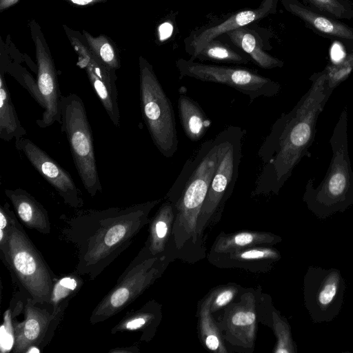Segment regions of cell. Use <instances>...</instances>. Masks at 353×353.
<instances>
[{"label": "cell", "mask_w": 353, "mask_h": 353, "mask_svg": "<svg viewBox=\"0 0 353 353\" xmlns=\"http://www.w3.org/2000/svg\"><path fill=\"white\" fill-rule=\"evenodd\" d=\"M160 200L62 215L61 236L77 254L75 271L95 279L132 243Z\"/></svg>", "instance_id": "6da1fadb"}, {"label": "cell", "mask_w": 353, "mask_h": 353, "mask_svg": "<svg viewBox=\"0 0 353 353\" xmlns=\"http://www.w3.org/2000/svg\"><path fill=\"white\" fill-rule=\"evenodd\" d=\"M326 75L312 79V84L294 108L283 112L272 125L257 155L262 163L254 193H278L294 168L312 145L319 116L325 101Z\"/></svg>", "instance_id": "7a4b0ae2"}, {"label": "cell", "mask_w": 353, "mask_h": 353, "mask_svg": "<svg viewBox=\"0 0 353 353\" xmlns=\"http://www.w3.org/2000/svg\"><path fill=\"white\" fill-rule=\"evenodd\" d=\"M1 258L22 292L34 303L48 304L56 276L12 210L7 232L0 234Z\"/></svg>", "instance_id": "3957f363"}, {"label": "cell", "mask_w": 353, "mask_h": 353, "mask_svg": "<svg viewBox=\"0 0 353 353\" xmlns=\"http://www.w3.org/2000/svg\"><path fill=\"white\" fill-rule=\"evenodd\" d=\"M219 141L202 143L185 162L179 174L166 194L177 212V221L185 230L192 231L197 223L210 183L218 163Z\"/></svg>", "instance_id": "277c9868"}, {"label": "cell", "mask_w": 353, "mask_h": 353, "mask_svg": "<svg viewBox=\"0 0 353 353\" xmlns=\"http://www.w3.org/2000/svg\"><path fill=\"white\" fill-rule=\"evenodd\" d=\"M139 92L142 117L151 139L166 157H172L179 141L174 111L168 96L158 80L152 65L143 57L139 58Z\"/></svg>", "instance_id": "5b68a950"}, {"label": "cell", "mask_w": 353, "mask_h": 353, "mask_svg": "<svg viewBox=\"0 0 353 353\" xmlns=\"http://www.w3.org/2000/svg\"><path fill=\"white\" fill-rule=\"evenodd\" d=\"M61 131L68 141L74 164L86 192H102L94 155L92 133L84 103L74 93L61 96Z\"/></svg>", "instance_id": "8992f818"}, {"label": "cell", "mask_w": 353, "mask_h": 353, "mask_svg": "<svg viewBox=\"0 0 353 353\" xmlns=\"http://www.w3.org/2000/svg\"><path fill=\"white\" fill-rule=\"evenodd\" d=\"M218 163L197 219L199 230L218 213L232 194L239 176L244 136L241 127L230 125L217 135Z\"/></svg>", "instance_id": "52a82bcc"}, {"label": "cell", "mask_w": 353, "mask_h": 353, "mask_svg": "<svg viewBox=\"0 0 353 353\" xmlns=\"http://www.w3.org/2000/svg\"><path fill=\"white\" fill-rule=\"evenodd\" d=\"M332 158L325 176L317 188L310 178L306 194L317 201H343L353 197V170L348 149L347 108L341 111L330 139Z\"/></svg>", "instance_id": "ba28073f"}, {"label": "cell", "mask_w": 353, "mask_h": 353, "mask_svg": "<svg viewBox=\"0 0 353 353\" xmlns=\"http://www.w3.org/2000/svg\"><path fill=\"white\" fill-rule=\"evenodd\" d=\"M145 248L120 275L115 285L97 304L90 322L97 324L107 321L123 310L154 281L158 270L154 258Z\"/></svg>", "instance_id": "9c48e42d"}, {"label": "cell", "mask_w": 353, "mask_h": 353, "mask_svg": "<svg viewBox=\"0 0 353 353\" xmlns=\"http://www.w3.org/2000/svg\"><path fill=\"white\" fill-rule=\"evenodd\" d=\"M176 65L181 77L225 85L248 96L250 103L260 97H274L281 90L278 82L246 68L204 64L184 59H179Z\"/></svg>", "instance_id": "30bf717a"}, {"label": "cell", "mask_w": 353, "mask_h": 353, "mask_svg": "<svg viewBox=\"0 0 353 353\" xmlns=\"http://www.w3.org/2000/svg\"><path fill=\"white\" fill-rule=\"evenodd\" d=\"M66 35L78 55L77 65L83 68L90 83L112 123L120 124L116 71L106 67L82 41L77 32L64 26Z\"/></svg>", "instance_id": "8fae6325"}, {"label": "cell", "mask_w": 353, "mask_h": 353, "mask_svg": "<svg viewBox=\"0 0 353 353\" xmlns=\"http://www.w3.org/2000/svg\"><path fill=\"white\" fill-rule=\"evenodd\" d=\"M30 27L37 63L36 81L45 103L42 117L36 121V123L39 128H46L55 121L61 124L60 102L62 95L59 88L55 65L41 28L34 21L30 22Z\"/></svg>", "instance_id": "7c38bea8"}, {"label": "cell", "mask_w": 353, "mask_h": 353, "mask_svg": "<svg viewBox=\"0 0 353 353\" xmlns=\"http://www.w3.org/2000/svg\"><path fill=\"white\" fill-rule=\"evenodd\" d=\"M23 320L14 322L12 352L27 353L33 347L43 350L51 341L63 315L53 314L48 304L34 303L26 296Z\"/></svg>", "instance_id": "4fadbf2b"}, {"label": "cell", "mask_w": 353, "mask_h": 353, "mask_svg": "<svg viewBox=\"0 0 353 353\" xmlns=\"http://www.w3.org/2000/svg\"><path fill=\"white\" fill-rule=\"evenodd\" d=\"M16 148L23 152L35 170L51 185L63 202L74 209L83 205L81 191L70 173L44 150L28 139L15 140Z\"/></svg>", "instance_id": "5bb4252c"}, {"label": "cell", "mask_w": 353, "mask_h": 353, "mask_svg": "<svg viewBox=\"0 0 353 353\" xmlns=\"http://www.w3.org/2000/svg\"><path fill=\"white\" fill-rule=\"evenodd\" d=\"M17 216L28 228L48 234L51 224L46 209L29 192L21 188L4 190Z\"/></svg>", "instance_id": "9a60e30c"}, {"label": "cell", "mask_w": 353, "mask_h": 353, "mask_svg": "<svg viewBox=\"0 0 353 353\" xmlns=\"http://www.w3.org/2000/svg\"><path fill=\"white\" fill-rule=\"evenodd\" d=\"M177 108L185 136L192 141L201 140L208 130L211 121L200 105L185 94H180Z\"/></svg>", "instance_id": "2e32d148"}, {"label": "cell", "mask_w": 353, "mask_h": 353, "mask_svg": "<svg viewBox=\"0 0 353 353\" xmlns=\"http://www.w3.org/2000/svg\"><path fill=\"white\" fill-rule=\"evenodd\" d=\"M3 72H0V139L4 141L27 135L12 101Z\"/></svg>", "instance_id": "e0dca14e"}, {"label": "cell", "mask_w": 353, "mask_h": 353, "mask_svg": "<svg viewBox=\"0 0 353 353\" xmlns=\"http://www.w3.org/2000/svg\"><path fill=\"white\" fill-rule=\"evenodd\" d=\"M265 5L256 10H245L238 12L224 22L206 29L196 37L192 42L193 55L196 57L199 52L217 36L229 32L245 26L265 16Z\"/></svg>", "instance_id": "ac0fdd59"}, {"label": "cell", "mask_w": 353, "mask_h": 353, "mask_svg": "<svg viewBox=\"0 0 353 353\" xmlns=\"http://www.w3.org/2000/svg\"><path fill=\"white\" fill-rule=\"evenodd\" d=\"M81 276L74 271L57 278L48 303L53 314L63 315L70 301L79 292L83 284Z\"/></svg>", "instance_id": "d6986e66"}, {"label": "cell", "mask_w": 353, "mask_h": 353, "mask_svg": "<svg viewBox=\"0 0 353 353\" xmlns=\"http://www.w3.org/2000/svg\"><path fill=\"white\" fill-rule=\"evenodd\" d=\"M84 41L91 52L108 68L117 71L121 68L119 54L116 45L104 34L94 37L83 30Z\"/></svg>", "instance_id": "ffe728a7"}, {"label": "cell", "mask_w": 353, "mask_h": 353, "mask_svg": "<svg viewBox=\"0 0 353 353\" xmlns=\"http://www.w3.org/2000/svg\"><path fill=\"white\" fill-rule=\"evenodd\" d=\"M232 39L250 55L256 63L262 68L271 69L280 65L278 60L264 52L257 45L255 37L250 33L239 30L229 32Z\"/></svg>", "instance_id": "44dd1931"}, {"label": "cell", "mask_w": 353, "mask_h": 353, "mask_svg": "<svg viewBox=\"0 0 353 353\" xmlns=\"http://www.w3.org/2000/svg\"><path fill=\"white\" fill-rule=\"evenodd\" d=\"M26 296L23 292L22 296L20 294H16L3 314V321L0 330L1 352L12 350L14 343V322L17 316L23 310Z\"/></svg>", "instance_id": "7402d4cb"}, {"label": "cell", "mask_w": 353, "mask_h": 353, "mask_svg": "<svg viewBox=\"0 0 353 353\" xmlns=\"http://www.w3.org/2000/svg\"><path fill=\"white\" fill-rule=\"evenodd\" d=\"M145 306L133 312H128L111 330V334L123 332H136L143 330L149 327L154 319V315Z\"/></svg>", "instance_id": "603a6c76"}, {"label": "cell", "mask_w": 353, "mask_h": 353, "mask_svg": "<svg viewBox=\"0 0 353 353\" xmlns=\"http://www.w3.org/2000/svg\"><path fill=\"white\" fill-rule=\"evenodd\" d=\"M172 208L169 201L164 203L154 219V224L151 228L148 248H147L151 254H155L160 250L161 242L168 233V225L165 221L171 214Z\"/></svg>", "instance_id": "cb8c5ba5"}, {"label": "cell", "mask_w": 353, "mask_h": 353, "mask_svg": "<svg viewBox=\"0 0 353 353\" xmlns=\"http://www.w3.org/2000/svg\"><path fill=\"white\" fill-rule=\"evenodd\" d=\"M197 58L232 63H245L246 59L221 43L210 42L196 56Z\"/></svg>", "instance_id": "d4e9b609"}, {"label": "cell", "mask_w": 353, "mask_h": 353, "mask_svg": "<svg viewBox=\"0 0 353 353\" xmlns=\"http://www.w3.org/2000/svg\"><path fill=\"white\" fill-rule=\"evenodd\" d=\"M263 239H265V236L262 234L245 232H241L224 241L223 240L219 245H217L216 250L220 252H227L256 242H261Z\"/></svg>", "instance_id": "484cf974"}, {"label": "cell", "mask_w": 353, "mask_h": 353, "mask_svg": "<svg viewBox=\"0 0 353 353\" xmlns=\"http://www.w3.org/2000/svg\"><path fill=\"white\" fill-rule=\"evenodd\" d=\"M256 316L251 312H239L236 313L232 318V322L235 325L245 326L252 324Z\"/></svg>", "instance_id": "4316f807"}, {"label": "cell", "mask_w": 353, "mask_h": 353, "mask_svg": "<svg viewBox=\"0 0 353 353\" xmlns=\"http://www.w3.org/2000/svg\"><path fill=\"white\" fill-rule=\"evenodd\" d=\"M336 286L334 283H330L325 286L319 294V300L323 305L328 304L332 301L336 294Z\"/></svg>", "instance_id": "83f0119b"}, {"label": "cell", "mask_w": 353, "mask_h": 353, "mask_svg": "<svg viewBox=\"0 0 353 353\" xmlns=\"http://www.w3.org/2000/svg\"><path fill=\"white\" fill-rule=\"evenodd\" d=\"M272 252L268 250H249L239 255V258L245 260L259 259L268 256Z\"/></svg>", "instance_id": "f1b7e54d"}, {"label": "cell", "mask_w": 353, "mask_h": 353, "mask_svg": "<svg viewBox=\"0 0 353 353\" xmlns=\"http://www.w3.org/2000/svg\"><path fill=\"white\" fill-rule=\"evenodd\" d=\"M314 24L316 28L324 32H331L334 29L332 23L323 17L316 18Z\"/></svg>", "instance_id": "f546056e"}, {"label": "cell", "mask_w": 353, "mask_h": 353, "mask_svg": "<svg viewBox=\"0 0 353 353\" xmlns=\"http://www.w3.org/2000/svg\"><path fill=\"white\" fill-rule=\"evenodd\" d=\"M233 297V292L231 290H225L219 294L215 299V305L221 307L228 303Z\"/></svg>", "instance_id": "4dcf8cb0"}, {"label": "cell", "mask_w": 353, "mask_h": 353, "mask_svg": "<svg viewBox=\"0 0 353 353\" xmlns=\"http://www.w3.org/2000/svg\"><path fill=\"white\" fill-rule=\"evenodd\" d=\"M173 31V26L171 23L165 22L159 27V34L161 41H163L169 38Z\"/></svg>", "instance_id": "1f68e13d"}, {"label": "cell", "mask_w": 353, "mask_h": 353, "mask_svg": "<svg viewBox=\"0 0 353 353\" xmlns=\"http://www.w3.org/2000/svg\"><path fill=\"white\" fill-rule=\"evenodd\" d=\"M71 5L78 7H87L94 6L98 3H103L108 0H64Z\"/></svg>", "instance_id": "d6a6232c"}, {"label": "cell", "mask_w": 353, "mask_h": 353, "mask_svg": "<svg viewBox=\"0 0 353 353\" xmlns=\"http://www.w3.org/2000/svg\"><path fill=\"white\" fill-rule=\"evenodd\" d=\"M344 52L339 43H334L331 50V57L333 61H340L344 57Z\"/></svg>", "instance_id": "836d02e7"}, {"label": "cell", "mask_w": 353, "mask_h": 353, "mask_svg": "<svg viewBox=\"0 0 353 353\" xmlns=\"http://www.w3.org/2000/svg\"><path fill=\"white\" fill-rule=\"evenodd\" d=\"M205 345L208 349L216 350L219 346V341L215 335L210 334L205 339Z\"/></svg>", "instance_id": "e575fe53"}, {"label": "cell", "mask_w": 353, "mask_h": 353, "mask_svg": "<svg viewBox=\"0 0 353 353\" xmlns=\"http://www.w3.org/2000/svg\"><path fill=\"white\" fill-rule=\"evenodd\" d=\"M137 352L138 349L136 347H117L110 351V353H132Z\"/></svg>", "instance_id": "d590c367"}, {"label": "cell", "mask_w": 353, "mask_h": 353, "mask_svg": "<svg viewBox=\"0 0 353 353\" xmlns=\"http://www.w3.org/2000/svg\"><path fill=\"white\" fill-rule=\"evenodd\" d=\"M19 0H0V12L8 9L9 8L13 6L17 3H18Z\"/></svg>", "instance_id": "8d00e7d4"}, {"label": "cell", "mask_w": 353, "mask_h": 353, "mask_svg": "<svg viewBox=\"0 0 353 353\" xmlns=\"http://www.w3.org/2000/svg\"><path fill=\"white\" fill-rule=\"evenodd\" d=\"M323 1V0H322Z\"/></svg>", "instance_id": "74e56055"}]
</instances>
